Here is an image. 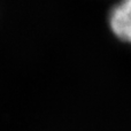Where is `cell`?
I'll return each mask as SVG.
<instances>
[{
  "label": "cell",
  "instance_id": "6da1fadb",
  "mask_svg": "<svg viewBox=\"0 0 131 131\" xmlns=\"http://www.w3.org/2000/svg\"><path fill=\"white\" fill-rule=\"evenodd\" d=\"M109 25L120 40L131 45V0H121L112 9Z\"/></svg>",
  "mask_w": 131,
  "mask_h": 131
}]
</instances>
